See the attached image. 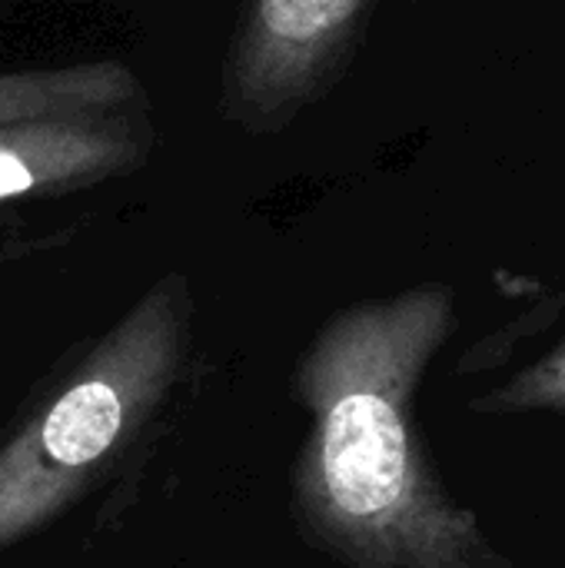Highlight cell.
I'll return each mask as SVG.
<instances>
[{
  "instance_id": "obj_1",
  "label": "cell",
  "mask_w": 565,
  "mask_h": 568,
  "mask_svg": "<svg viewBox=\"0 0 565 568\" xmlns=\"http://www.w3.org/2000/svg\"><path fill=\"white\" fill-rule=\"evenodd\" d=\"M453 329L440 283L333 313L293 366L306 436L290 469L296 536L340 568H506L416 429V389Z\"/></svg>"
},
{
  "instance_id": "obj_2",
  "label": "cell",
  "mask_w": 565,
  "mask_h": 568,
  "mask_svg": "<svg viewBox=\"0 0 565 568\" xmlns=\"http://www.w3.org/2000/svg\"><path fill=\"white\" fill-rule=\"evenodd\" d=\"M196 296L170 270L103 333L77 343L0 439V552L137 476L200 379Z\"/></svg>"
},
{
  "instance_id": "obj_3",
  "label": "cell",
  "mask_w": 565,
  "mask_h": 568,
  "mask_svg": "<svg viewBox=\"0 0 565 568\" xmlns=\"http://www.w3.org/2000/svg\"><path fill=\"white\" fill-rule=\"evenodd\" d=\"M157 146L150 93L120 60L0 70V213L133 176Z\"/></svg>"
},
{
  "instance_id": "obj_4",
  "label": "cell",
  "mask_w": 565,
  "mask_h": 568,
  "mask_svg": "<svg viewBox=\"0 0 565 568\" xmlns=\"http://www.w3.org/2000/svg\"><path fill=\"white\" fill-rule=\"evenodd\" d=\"M373 10L370 0L243 7L220 73V116L253 136L290 130L343 80Z\"/></svg>"
},
{
  "instance_id": "obj_5",
  "label": "cell",
  "mask_w": 565,
  "mask_h": 568,
  "mask_svg": "<svg viewBox=\"0 0 565 568\" xmlns=\"http://www.w3.org/2000/svg\"><path fill=\"white\" fill-rule=\"evenodd\" d=\"M496 409H565V346L493 396Z\"/></svg>"
}]
</instances>
